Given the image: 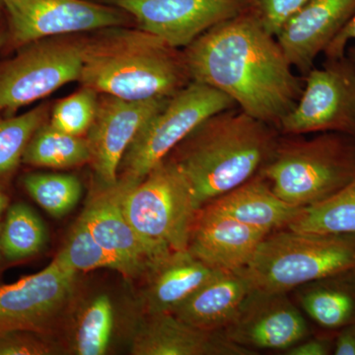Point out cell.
I'll list each match as a JSON object with an SVG mask.
<instances>
[{
    "label": "cell",
    "instance_id": "6da1fadb",
    "mask_svg": "<svg viewBox=\"0 0 355 355\" xmlns=\"http://www.w3.org/2000/svg\"><path fill=\"white\" fill-rule=\"evenodd\" d=\"M183 51L191 81L217 89L277 130L304 87L254 6L214 26Z\"/></svg>",
    "mask_w": 355,
    "mask_h": 355
},
{
    "label": "cell",
    "instance_id": "7a4b0ae2",
    "mask_svg": "<svg viewBox=\"0 0 355 355\" xmlns=\"http://www.w3.org/2000/svg\"><path fill=\"white\" fill-rule=\"evenodd\" d=\"M279 135L236 106L207 119L167 158L184 173L202 207L260 174Z\"/></svg>",
    "mask_w": 355,
    "mask_h": 355
},
{
    "label": "cell",
    "instance_id": "3957f363",
    "mask_svg": "<svg viewBox=\"0 0 355 355\" xmlns=\"http://www.w3.org/2000/svg\"><path fill=\"white\" fill-rule=\"evenodd\" d=\"M79 83L125 100L171 98L191 83L183 50L139 28H105L85 37Z\"/></svg>",
    "mask_w": 355,
    "mask_h": 355
},
{
    "label": "cell",
    "instance_id": "277c9868",
    "mask_svg": "<svg viewBox=\"0 0 355 355\" xmlns=\"http://www.w3.org/2000/svg\"><path fill=\"white\" fill-rule=\"evenodd\" d=\"M260 175L273 193L298 207L335 195L355 176V135L320 132L282 135Z\"/></svg>",
    "mask_w": 355,
    "mask_h": 355
},
{
    "label": "cell",
    "instance_id": "5b68a950",
    "mask_svg": "<svg viewBox=\"0 0 355 355\" xmlns=\"http://www.w3.org/2000/svg\"><path fill=\"white\" fill-rule=\"evenodd\" d=\"M355 268V235H321L284 228L263 238L240 272L254 291L288 293Z\"/></svg>",
    "mask_w": 355,
    "mask_h": 355
},
{
    "label": "cell",
    "instance_id": "8992f818",
    "mask_svg": "<svg viewBox=\"0 0 355 355\" xmlns=\"http://www.w3.org/2000/svg\"><path fill=\"white\" fill-rule=\"evenodd\" d=\"M121 183V207L140 237L159 253L188 250L200 205L176 163L166 158L141 181Z\"/></svg>",
    "mask_w": 355,
    "mask_h": 355
},
{
    "label": "cell",
    "instance_id": "52a82bcc",
    "mask_svg": "<svg viewBox=\"0 0 355 355\" xmlns=\"http://www.w3.org/2000/svg\"><path fill=\"white\" fill-rule=\"evenodd\" d=\"M236 106L217 89L191 81L139 130L121 160L118 179L141 181L200 123Z\"/></svg>",
    "mask_w": 355,
    "mask_h": 355
},
{
    "label": "cell",
    "instance_id": "ba28073f",
    "mask_svg": "<svg viewBox=\"0 0 355 355\" xmlns=\"http://www.w3.org/2000/svg\"><path fill=\"white\" fill-rule=\"evenodd\" d=\"M85 37H51L21 46L0 65V111L18 109L51 95L81 76Z\"/></svg>",
    "mask_w": 355,
    "mask_h": 355
},
{
    "label": "cell",
    "instance_id": "9c48e42d",
    "mask_svg": "<svg viewBox=\"0 0 355 355\" xmlns=\"http://www.w3.org/2000/svg\"><path fill=\"white\" fill-rule=\"evenodd\" d=\"M303 79L302 93L280 121V133L355 135V64L352 60L347 55L326 58L322 67H313Z\"/></svg>",
    "mask_w": 355,
    "mask_h": 355
},
{
    "label": "cell",
    "instance_id": "30bf717a",
    "mask_svg": "<svg viewBox=\"0 0 355 355\" xmlns=\"http://www.w3.org/2000/svg\"><path fill=\"white\" fill-rule=\"evenodd\" d=\"M8 16L9 41L16 48L51 37L128 26L125 11L89 0H1Z\"/></svg>",
    "mask_w": 355,
    "mask_h": 355
},
{
    "label": "cell",
    "instance_id": "8fae6325",
    "mask_svg": "<svg viewBox=\"0 0 355 355\" xmlns=\"http://www.w3.org/2000/svg\"><path fill=\"white\" fill-rule=\"evenodd\" d=\"M121 9L137 28L184 50L219 23L254 6L253 0H102Z\"/></svg>",
    "mask_w": 355,
    "mask_h": 355
},
{
    "label": "cell",
    "instance_id": "7c38bea8",
    "mask_svg": "<svg viewBox=\"0 0 355 355\" xmlns=\"http://www.w3.org/2000/svg\"><path fill=\"white\" fill-rule=\"evenodd\" d=\"M77 272L58 257L41 272L0 286V334H39L69 302Z\"/></svg>",
    "mask_w": 355,
    "mask_h": 355
},
{
    "label": "cell",
    "instance_id": "4fadbf2b",
    "mask_svg": "<svg viewBox=\"0 0 355 355\" xmlns=\"http://www.w3.org/2000/svg\"><path fill=\"white\" fill-rule=\"evenodd\" d=\"M169 98L132 100L99 94L87 139L90 162L103 186L118 182L119 169L128 147L142 127L165 106Z\"/></svg>",
    "mask_w": 355,
    "mask_h": 355
},
{
    "label": "cell",
    "instance_id": "5bb4252c",
    "mask_svg": "<svg viewBox=\"0 0 355 355\" xmlns=\"http://www.w3.org/2000/svg\"><path fill=\"white\" fill-rule=\"evenodd\" d=\"M222 334L249 349L286 352L307 338L310 328L287 293L253 289L234 321Z\"/></svg>",
    "mask_w": 355,
    "mask_h": 355
},
{
    "label": "cell",
    "instance_id": "9a60e30c",
    "mask_svg": "<svg viewBox=\"0 0 355 355\" xmlns=\"http://www.w3.org/2000/svg\"><path fill=\"white\" fill-rule=\"evenodd\" d=\"M96 241L125 270V277L151 272L169 256L147 244L128 222L121 207V183L103 186L80 216Z\"/></svg>",
    "mask_w": 355,
    "mask_h": 355
},
{
    "label": "cell",
    "instance_id": "2e32d148",
    "mask_svg": "<svg viewBox=\"0 0 355 355\" xmlns=\"http://www.w3.org/2000/svg\"><path fill=\"white\" fill-rule=\"evenodd\" d=\"M268 234L205 205L193 222L188 251L214 270L236 272L249 263Z\"/></svg>",
    "mask_w": 355,
    "mask_h": 355
},
{
    "label": "cell",
    "instance_id": "e0dca14e",
    "mask_svg": "<svg viewBox=\"0 0 355 355\" xmlns=\"http://www.w3.org/2000/svg\"><path fill=\"white\" fill-rule=\"evenodd\" d=\"M355 14V0H309L277 36L292 67L305 76Z\"/></svg>",
    "mask_w": 355,
    "mask_h": 355
},
{
    "label": "cell",
    "instance_id": "ac0fdd59",
    "mask_svg": "<svg viewBox=\"0 0 355 355\" xmlns=\"http://www.w3.org/2000/svg\"><path fill=\"white\" fill-rule=\"evenodd\" d=\"M135 355H254L253 350L227 340L222 331H209L184 323L172 313H153L133 338Z\"/></svg>",
    "mask_w": 355,
    "mask_h": 355
},
{
    "label": "cell",
    "instance_id": "d6986e66",
    "mask_svg": "<svg viewBox=\"0 0 355 355\" xmlns=\"http://www.w3.org/2000/svg\"><path fill=\"white\" fill-rule=\"evenodd\" d=\"M252 291L240 270H219L172 314L200 330L222 331L234 321Z\"/></svg>",
    "mask_w": 355,
    "mask_h": 355
},
{
    "label": "cell",
    "instance_id": "ffe728a7",
    "mask_svg": "<svg viewBox=\"0 0 355 355\" xmlns=\"http://www.w3.org/2000/svg\"><path fill=\"white\" fill-rule=\"evenodd\" d=\"M207 205L266 233L286 228L303 209L277 197L260 174Z\"/></svg>",
    "mask_w": 355,
    "mask_h": 355
},
{
    "label": "cell",
    "instance_id": "44dd1931",
    "mask_svg": "<svg viewBox=\"0 0 355 355\" xmlns=\"http://www.w3.org/2000/svg\"><path fill=\"white\" fill-rule=\"evenodd\" d=\"M218 272L188 250L170 254L150 273V284L144 297L147 314L174 312Z\"/></svg>",
    "mask_w": 355,
    "mask_h": 355
},
{
    "label": "cell",
    "instance_id": "7402d4cb",
    "mask_svg": "<svg viewBox=\"0 0 355 355\" xmlns=\"http://www.w3.org/2000/svg\"><path fill=\"white\" fill-rule=\"evenodd\" d=\"M302 310L322 329L336 331L355 324V268L298 287Z\"/></svg>",
    "mask_w": 355,
    "mask_h": 355
},
{
    "label": "cell",
    "instance_id": "603a6c76",
    "mask_svg": "<svg viewBox=\"0 0 355 355\" xmlns=\"http://www.w3.org/2000/svg\"><path fill=\"white\" fill-rule=\"evenodd\" d=\"M286 228L321 235H355V176L323 202L303 207Z\"/></svg>",
    "mask_w": 355,
    "mask_h": 355
},
{
    "label": "cell",
    "instance_id": "cb8c5ba5",
    "mask_svg": "<svg viewBox=\"0 0 355 355\" xmlns=\"http://www.w3.org/2000/svg\"><path fill=\"white\" fill-rule=\"evenodd\" d=\"M22 162L36 167L67 169L90 162L85 137H76L57 130L46 121L33 135Z\"/></svg>",
    "mask_w": 355,
    "mask_h": 355
},
{
    "label": "cell",
    "instance_id": "d4e9b609",
    "mask_svg": "<svg viewBox=\"0 0 355 355\" xmlns=\"http://www.w3.org/2000/svg\"><path fill=\"white\" fill-rule=\"evenodd\" d=\"M46 242V227L36 212L24 203L12 205L0 233V251L6 259L29 258L39 253Z\"/></svg>",
    "mask_w": 355,
    "mask_h": 355
},
{
    "label": "cell",
    "instance_id": "484cf974",
    "mask_svg": "<svg viewBox=\"0 0 355 355\" xmlns=\"http://www.w3.org/2000/svg\"><path fill=\"white\" fill-rule=\"evenodd\" d=\"M43 104L19 116L0 119V183L17 169L33 135L50 118Z\"/></svg>",
    "mask_w": 355,
    "mask_h": 355
},
{
    "label": "cell",
    "instance_id": "4316f807",
    "mask_svg": "<svg viewBox=\"0 0 355 355\" xmlns=\"http://www.w3.org/2000/svg\"><path fill=\"white\" fill-rule=\"evenodd\" d=\"M26 190L51 216H64L74 209L81 197L76 177L53 173H34L23 179Z\"/></svg>",
    "mask_w": 355,
    "mask_h": 355
},
{
    "label": "cell",
    "instance_id": "83f0119b",
    "mask_svg": "<svg viewBox=\"0 0 355 355\" xmlns=\"http://www.w3.org/2000/svg\"><path fill=\"white\" fill-rule=\"evenodd\" d=\"M57 257L76 272L110 268L125 277L123 266L96 241L80 218L74 226L69 241Z\"/></svg>",
    "mask_w": 355,
    "mask_h": 355
},
{
    "label": "cell",
    "instance_id": "f1b7e54d",
    "mask_svg": "<svg viewBox=\"0 0 355 355\" xmlns=\"http://www.w3.org/2000/svg\"><path fill=\"white\" fill-rule=\"evenodd\" d=\"M113 306L107 295L95 298L84 311L76 334V352L80 355H102L108 349L113 331Z\"/></svg>",
    "mask_w": 355,
    "mask_h": 355
},
{
    "label": "cell",
    "instance_id": "f546056e",
    "mask_svg": "<svg viewBox=\"0 0 355 355\" xmlns=\"http://www.w3.org/2000/svg\"><path fill=\"white\" fill-rule=\"evenodd\" d=\"M98 98L99 93L83 86L55 105L49 123L60 132L85 137L94 121Z\"/></svg>",
    "mask_w": 355,
    "mask_h": 355
},
{
    "label": "cell",
    "instance_id": "4dcf8cb0",
    "mask_svg": "<svg viewBox=\"0 0 355 355\" xmlns=\"http://www.w3.org/2000/svg\"><path fill=\"white\" fill-rule=\"evenodd\" d=\"M309 0H253L266 30L275 37Z\"/></svg>",
    "mask_w": 355,
    "mask_h": 355
},
{
    "label": "cell",
    "instance_id": "1f68e13d",
    "mask_svg": "<svg viewBox=\"0 0 355 355\" xmlns=\"http://www.w3.org/2000/svg\"><path fill=\"white\" fill-rule=\"evenodd\" d=\"M32 331H13L0 334V355H43L51 354L48 343Z\"/></svg>",
    "mask_w": 355,
    "mask_h": 355
},
{
    "label": "cell",
    "instance_id": "d6a6232c",
    "mask_svg": "<svg viewBox=\"0 0 355 355\" xmlns=\"http://www.w3.org/2000/svg\"><path fill=\"white\" fill-rule=\"evenodd\" d=\"M335 336H317L305 338L293 347H289L284 354L286 355H329L334 354Z\"/></svg>",
    "mask_w": 355,
    "mask_h": 355
},
{
    "label": "cell",
    "instance_id": "836d02e7",
    "mask_svg": "<svg viewBox=\"0 0 355 355\" xmlns=\"http://www.w3.org/2000/svg\"><path fill=\"white\" fill-rule=\"evenodd\" d=\"M355 40V14L349 22L343 27L342 31L338 33V36L329 44L328 48L324 51L326 58H340L345 55V48L349 40ZM347 57L352 60L355 64V46L349 49Z\"/></svg>",
    "mask_w": 355,
    "mask_h": 355
},
{
    "label": "cell",
    "instance_id": "e575fe53",
    "mask_svg": "<svg viewBox=\"0 0 355 355\" xmlns=\"http://www.w3.org/2000/svg\"><path fill=\"white\" fill-rule=\"evenodd\" d=\"M335 355H355V324L335 333Z\"/></svg>",
    "mask_w": 355,
    "mask_h": 355
},
{
    "label": "cell",
    "instance_id": "d590c367",
    "mask_svg": "<svg viewBox=\"0 0 355 355\" xmlns=\"http://www.w3.org/2000/svg\"><path fill=\"white\" fill-rule=\"evenodd\" d=\"M7 205V198L3 193H0V214L3 211V209H6Z\"/></svg>",
    "mask_w": 355,
    "mask_h": 355
},
{
    "label": "cell",
    "instance_id": "8d00e7d4",
    "mask_svg": "<svg viewBox=\"0 0 355 355\" xmlns=\"http://www.w3.org/2000/svg\"><path fill=\"white\" fill-rule=\"evenodd\" d=\"M7 40L6 34L0 31V48L3 46L4 43H6Z\"/></svg>",
    "mask_w": 355,
    "mask_h": 355
},
{
    "label": "cell",
    "instance_id": "74e56055",
    "mask_svg": "<svg viewBox=\"0 0 355 355\" xmlns=\"http://www.w3.org/2000/svg\"><path fill=\"white\" fill-rule=\"evenodd\" d=\"M1 8H2V3H1V0H0V10H1Z\"/></svg>",
    "mask_w": 355,
    "mask_h": 355
},
{
    "label": "cell",
    "instance_id": "f35d334b",
    "mask_svg": "<svg viewBox=\"0 0 355 355\" xmlns=\"http://www.w3.org/2000/svg\"><path fill=\"white\" fill-rule=\"evenodd\" d=\"M0 253H1V251H0Z\"/></svg>",
    "mask_w": 355,
    "mask_h": 355
}]
</instances>
